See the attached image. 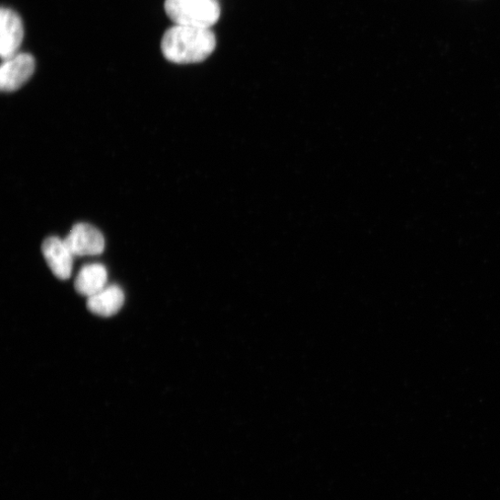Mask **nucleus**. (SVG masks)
<instances>
[{"mask_svg": "<svg viewBox=\"0 0 500 500\" xmlns=\"http://www.w3.org/2000/svg\"><path fill=\"white\" fill-rule=\"evenodd\" d=\"M24 35V25L19 15L9 8H2L0 11V55L3 60L19 53Z\"/></svg>", "mask_w": 500, "mask_h": 500, "instance_id": "5", "label": "nucleus"}, {"mask_svg": "<svg viewBox=\"0 0 500 500\" xmlns=\"http://www.w3.org/2000/svg\"><path fill=\"white\" fill-rule=\"evenodd\" d=\"M108 271L101 263L85 265L79 272L75 288L78 293L85 297H91L107 287Z\"/></svg>", "mask_w": 500, "mask_h": 500, "instance_id": "8", "label": "nucleus"}, {"mask_svg": "<svg viewBox=\"0 0 500 500\" xmlns=\"http://www.w3.org/2000/svg\"><path fill=\"white\" fill-rule=\"evenodd\" d=\"M161 47L164 56L171 62L198 63L216 49L217 37L210 28L176 25L165 33Z\"/></svg>", "mask_w": 500, "mask_h": 500, "instance_id": "1", "label": "nucleus"}, {"mask_svg": "<svg viewBox=\"0 0 500 500\" xmlns=\"http://www.w3.org/2000/svg\"><path fill=\"white\" fill-rule=\"evenodd\" d=\"M123 303L124 293L116 284L108 285L97 294L88 298V309L101 317L115 315Z\"/></svg>", "mask_w": 500, "mask_h": 500, "instance_id": "7", "label": "nucleus"}, {"mask_svg": "<svg viewBox=\"0 0 500 500\" xmlns=\"http://www.w3.org/2000/svg\"><path fill=\"white\" fill-rule=\"evenodd\" d=\"M43 256L56 277L67 280L73 271L74 258L64 239L57 237L47 239L42 245Z\"/></svg>", "mask_w": 500, "mask_h": 500, "instance_id": "6", "label": "nucleus"}, {"mask_svg": "<svg viewBox=\"0 0 500 500\" xmlns=\"http://www.w3.org/2000/svg\"><path fill=\"white\" fill-rule=\"evenodd\" d=\"M165 13L177 26L210 28L221 16L218 0H165Z\"/></svg>", "mask_w": 500, "mask_h": 500, "instance_id": "2", "label": "nucleus"}, {"mask_svg": "<svg viewBox=\"0 0 500 500\" xmlns=\"http://www.w3.org/2000/svg\"><path fill=\"white\" fill-rule=\"evenodd\" d=\"M35 69V58L28 53H17L3 60L0 68V89L4 92L18 90L31 79Z\"/></svg>", "mask_w": 500, "mask_h": 500, "instance_id": "3", "label": "nucleus"}, {"mask_svg": "<svg viewBox=\"0 0 500 500\" xmlns=\"http://www.w3.org/2000/svg\"><path fill=\"white\" fill-rule=\"evenodd\" d=\"M64 241L75 257L96 256L105 250V239L101 232L88 224L76 225Z\"/></svg>", "mask_w": 500, "mask_h": 500, "instance_id": "4", "label": "nucleus"}]
</instances>
